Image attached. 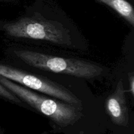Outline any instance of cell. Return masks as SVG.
<instances>
[{
  "label": "cell",
  "mask_w": 134,
  "mask_h": 134,
  "mask_svg": "<svg viewBox=\"0 0 134 134\" xmlns=\"http://www.w3.org/2000/svg\"><path fill=\"white\" fill-rule=\"evenodd\" d=\"M105 110L114 123L121 126H128L129 121L128 109L122 80L117 84L114 93L106 99Z\"/></svg>",
  "instance_id": "obj_5"
},
{
  "label": "cell",
  "mask_w": 134,
  "mask_h": 134,
  "mask_svg": "<svg viewBox=\"0 0 134 134\" xmlns=\"http://www.w3.org/2000/svg\"><path fill=\"white\" fill-rule=\"evenodd\" d=\"M0 97L5 99L7 100H9L10 101L16 102L17 104H20L22 102V101L18 98L17 96L13 94L12 92L8 90L6 87L0 84Z\"/></svg>",
  "instance_id": "obj_7"
},
{
  "label": "cell",
  "mask_w": 134,
  "mask_h": 134,
  "mask_svg": "<svg viewBox=\"0 0 134 134\" xmlns=\"http://www.w3.org/2000/svg\"><path fill=\"white\" fill-rule=\"evenodd\" d=\"M0 84L20 99L39 110L62 127L73 124L81 118V113L75 105L39 95L1 76H0Z\"/></svg>",
  "instance_id": "obj_1"
},
{
  "label": "cell",
  "mask_w": 134,
  "mask_h": 134,
  "mask_svg": "<svg viewBox=\"0 0 134 134\" xmlns=\"http://www.w3.org/2000/svg\"><path fill=\"white\" fill-rule=\"evenodd\" d=\"M56 22L35 18L25 17L2 25L7 35L15 38L48 41L58 44H69L68 31Z\"/></svg>",
  "instance_id": "obj_3"
},
{
  "label": "cell",
  "mask_w": 134,
  "mask_h": 134,
  "mask_svg": "<svg viewBox=\"0 0 134 134\" xmlns=\"http://www.w3.org/2000/svg\"><path fill=\"white\" fill-rule=\"evenodd\" d=\"M109 6L132 26H134V10L132 5L126 0H97Z\"/></svg>",
  "instance_id": "obj_6"
},
{
  "label": "cell",
  "mask_w": 134,
  "mask_h": 134,
  "mask_svg": "<svg viewBox=\"0 0 134 134\" xmlns=\"http://www.w3.org/2000/svg\"><path fill=\"white\" fill-rule=\"evenodd\" d=\"M14 53L28 65L54 73L90 79L103 72V68L99 66L79 59L59 57L27 50L14 51Z\"/></svg>",
  "instance_id": "obj_2"
},
{
  "label": "cell",
  "mask_w": 134,
  "mask_h": 134,
  "mask_svg": "<svg viewBox=\"0 0 134 134\" xmlns=\"http://www.w3.org/2000/svg\"><path fill=\"white\" fill-rule=\"evenodd\" d=\"M130 86V91L132 96L134 95V77L133 74L131 75L129 78Z\"/></svg>",
  "instance_id": "obj_8"
},
{
  "label": "cell",
  "mask_w": 134,
  "mask_h": 134,
  "mask_svg": "<svg viewBox=\"0 0 134 134\" xmlns=\"http://www.w3.org/2000/svg\"><path fill=\"white\" fill-rule=\"evenodd\" d=\"M0 76L15 81L19 85L52 96L71 105H77L80 100L67 88L44 77L31 74L11 66L0 63Z\"/></svg>",
  "instance_id": "obj_4"
}]
</instances>
